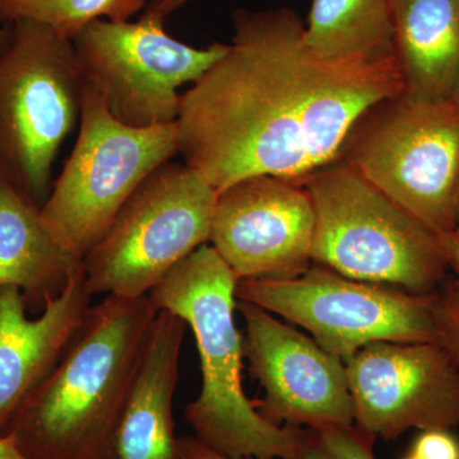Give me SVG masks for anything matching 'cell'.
Here are the masks:
<instances>
[{"mask_svg": "<svg viewBox=\"0 0 459 459\" xmlns=\"http://www.w3.org/2000/svg\"><path fill=\"white\" fill-rule=\"evenodd\" d=\"M402 92L397 60L328 59L292 9H238L228 50L181 95L179 153L217 193L259 175L303 181L340 160L362 115Z\"/></svg>", "mask_w": 459, "mask_h": 459, "instance_id": "obj_1", "label": "cell"}, {"mask_svg": "<svg viewBox=\"0 0 459 459\" xmlns=\"http://www.w3.org/2000/svg\"><path fill=\"white\" fill-rule=\"evenodd\" d=\"M159 307L150 294L108 295L7 434L27 459H101L122 412Z\"/></svg>", "mask_w": 459, "mask_h": 459, "instance_id": "obj_2", "label": "cell"}, {"mask_svg": "<svg viewBox=\"0 0 459 459\" xmlns=\"http://www.w3.org/2000/svg\"><path fill=\"white\" fill-rule=\"evenodd\" d=\"M238 281L208 243L181 261L150 296L159 310L177 314L195 333L202 386L186 418L199 442L232 459H289L305 428L272 424L244 392V346L235 323Z\"/></svg>", "mask_w": 459, "mask_h": 459, "instance_id": "obj_3", "label": "cell"}, {"mask_svg": "<svg viewBox=\"0 0 459 459\" xmlns=\"http://www.w3.org/2000/svg\"><path fill=\"white\" fill-rule=\"evenodd\" d=\"M312 197L313 264L349 279L434 294L446 265L437 235L338 160L300 181Z\"/></svg>", "mask_w": 459, "mask_h": 459, "instance_id": "obj_4", "label": "cell"}, {"mask_svg": "<svg viewBox=\"0 0 459 459\" xmlns=\"http://www.w3.org/2000/svg\"><path fill=\"white\" fill-rule=\"evenodd\" d=\"M80 122L40 216L57 244L82 262L142 183L179 153V128L177 122L143 128L119 122L84 82Z\"/></svg>", "mask_w": 459, "mask_h": 459, "instance_id": "obj_5", "label": "cell"}, {"mask_svg": "<svg viewBox=\"0 0 459 459\" xmlns=\"http://www.w3.org/2000/svg\"><path fill=\"white\" fill-rule=\"evenodd\" d=\"M83 78L74 42L29 21L0 53V178L39 208L57 151L80 119Z\"/></svg>", "mask_w": 459, "mask_h": 459, "instance_id": "obj_6", "label": "cell"}, {"mask_svg": "<svg viewBox=\"0 0 459 459\" xmlns=\"http://www.w3.org/2000/svg\"><path fill=\"white\" fill-rule=\"evenodd\" d=\"M340 160L435 234L457 226L459 105L455 100L402 92L374 105L353 126Z\"/></svg>", "mask_w": 459, "mask_h": 459, "instance_id": "obj_7", "label": "cell"}, {"mask_svg": "<svg viewBox=\"0 0 459 459\" xmlns=\"http://www.w3.org/2000/svg\"><path fill=\"white\" fill-rule=\"evenodd\" d=\"M217 195L186 164L160 166L82 259L91 295L140 298L210 243Z\"/></svg>", "mask_w": 459, "mask_h": 459, "instance_id": "obj_8", "label": "cell"}, {"mask_svg": "<svg viewBox=\"0 0 459 459\" xmlns=\"http://www.w3.org/2000/svg\"><path fill=\"white\" fill-rule=\"evenodd\" d=\"M237 299L303 327L343 362L374 342L442 344L439 294L418 295L312 264L287 280H238Z\"/></svg>", "mask_w": 459, "mask_h": 459, "instance_id": "obj_9", "label": "cell"}, {"mask_svg": "<svg viewBox=\"0 0 459 459\" xmlns=\"http://www.w3.org/2000/svg\"><path fill=\"white\" fill-rule=\"evenodd\" d=\"M165 20L144 12L138 21L99 20L74 39L83 82L119 122L132 126L175 123L181 86L197 82L228 44L195 48L169 35Z\"/></svg>", "mask_w": 459, "mask_h": 459, "instance_id": "obj_10", "label": "cell"}, {"mask_svg": "<svg viewBox=\"0 0 459 459\" xmlns=\"http://www.w3.org/2000/svg\"><path fill=\"white\" fill-rule=\"evenodd\" d=\"M356 427L394 440L459 425V365L440 343L374 342L344 361Z\"/></svg>", "mask_w": 459, "mask_h": 459, "instance_id": "obj_11", "label": "cell"}, {"mask_svg": "<svg viewBox=\"0 0 459 459\" xmlns=\"http://www.w3.org/2000/svg\"><path fill=\"white\" fill-rule=\"evenodd\" d=\"M237 310L246 322L244 358L264 389V397L253 401L263 418L313 430L353 425L341 359L258 305L238 300Z\"/></svg>", "mask_w": 459, "mask_h": 459, "instance_id": "obj_12", "label": "cell"}, {"mask_svg": "<svg viewBox=\"0 0 459 459\" xmlns=\"http://www.w3.org/2000/svg\"><path fill=\"white\" fill-rule=\"evenodd\" d=\"M316 228L303 183L259 175L217 195L210 244L238 280H287L309 270Z\"/></svg>", "mask_w": 459, "mask_h": 459, "instance_id": "obj_13", "label": "cell"}, {"mask_svg": "<svg viewBox=\"0 0 459 459\" xmlns=\"http://www.w3.org/2000/svg\"><path fill=\"white\" fill-rule=\"evenodd\" d=\"M82 263L39 318L27 316L25 295L0 287V437H5L26 398L49 376L82 328L91 309Z\"/></svg>", "mask_w": 459, "mask_h": 459, "instance_id": "obj_14", "label": "cell"}, {"mask_svg": "<svg viewBox=\"0 0 459 459\" xmlns=\"http://www.w3.org/2000/svg\"><path fill=\"white\" fill-rule=\"evenodd\" d=\"M186 329L177 314H157L101 459H181L172 406Z\"/></svg>", "mask_w": 459, "mask_h": 459, "instance_id": "obj_15", "label": "cell"}, {"mask_svg": "<svg viewBox=\"0 0 459 459\" xmlns=\"http://www.w3.org/2000/svg\"><path fill=\"white\" fill-rule=\"evenodd\" d=\"M81 263L57 244L40 208L0 178V287H18L30 309L42 310Z\"/></svg>", "mask_w": 459, "mask_h": 459, "instance_id": "obj_16", "label": "cell"}, {"mask_svg": "<svg viewBox=\"0 0 459 459\" xmlns=\"http://www.w3.org/2000/svg\"><path fill=\"white\" fill-rule=\"evenodd\" d=\"M404 92L453 99L459 82V0H394Z\"/></svg>", "mask_w": 459, "mask_h": 459, "instance_id": "obj_17", "label": "cell"}, {"mask_svg": "<svg viewBox=\"0 0 459 459\" xmlns=\"http://www.w3.org/2000/svg\"><path fill=\"white\" fill-rule=\"evenodd\" d=\"M304 40L328 59L397 60L394 0H313Z\"/></svg>", "mask_w": 459, "mask_h": 459, "instance_id": "obj_18", "label": "cell"}, {"mask_svg": "<svg viewBox=\"0 0 459 459\" xmlns=\"http://www.w3.org/2000/svg\"><path fill=\"white\" fill-rule=\"evenodd\" d=\"M146 7L147 0H0V22L29 21L74 41L95 21H128Z\"/></svg>", "mask_w": 459, "mask_h": 459, "instance_id": "obj_19", "label": "cell"}, {"mask_svg": "<svg viewBox=\"0 0 459 459\" xmlns=\"http://www.w3.org/2000/svg\"><path fill=\"white\" fill-rule=\"evenodd\" d=\"M316 431L320 443L334 459H376L373 446L377 437L355 425L328 427Z\"/></svg>", "mask_w": 459, "mask_h": 459, "instance_id": "obj_20", "label": "cell"}, {"mask_svg": "<svg viewBox=\"0 0 459 459\" xmlns=\"http://www.w3.org/2000/svg\"><path fill=\"white\" fill-rule=\"evenodd\" d=\"M410 455L419 459H459V442L449 430L421 431Z\"/></svg>", "mask_w": 459, "mask_h": 459, "instance_id": "obj_21", "label": "cell"}, {"mask_svg": "<svg viewBox=\"0 0 459 459\" xmlns=\"http://www.w3.org/2000/svg\"><path fill=\"white\" fill-rule=\"evenodd\" d=\"M289 459H334L320 443L318 434L313 429H305L300 442Z\"/></svg>", "mask_w": 459, "mask_h": 459, "instance_id": "obj_22", "label": "cell"}, {"mask_svg": "<svg viewBox=\"0 0 459 459\" xmlns=\"http://www.w3.org/2000/svg\"><path fill=\"white\" fill-rule=\"evenodd\" d=\"M437 235L446 265L457 274L458 280L455 282L459 285V228L448 230V231Z\"/></svg>", "mask_w": 459, "mask_h": 459, "instance_id": "obj_23", "label": "cell"}, {"mask_svg": "<svg viewBox=\"0 0 459 459\" xmlns=\"http://www.w3.org/2000/svg\"><path fill=\"white\" fill-rule=\"evenodd\" d=\"M181 459H232L212 451L199 442L195 437H179ZM243 459H272V458H243Z\"/></svg>", "mask_w": 459, "mask_h": 459, "instance_id": "obj_24", "label": "cell"}, {"mask_svg": "<svg viewBox=\"0 0 459 459\" xmlns=\"http://www.w3.org/2000/svg\"><path fill=\"white\" fill-rule=\"evenodd\" d=\"M442 310V344L459 365V316Z\"/></svg>", "mask_w": 459, "mask_h": 459, "instance_id": "obj_25", "label": "cell"}, {"mask_svg": "<svg viewBox=\"0 0 459 459\" xmlns=\"http://www.w3.org/2000/svg\"><path fill=\"white\" fill-rule=\"evenodd\" d=\"M190 2H193V0H151L144 12L166 20Z\"/></svg>", "mask_w": 459, "mask_h": 459, "instance_id": "obj_26", "label": "cell"}, {"mask_svg": "<svg viewBox=\"0 0 459 459\" xmlns=\"http://www.w3.org/2000/svg\"><path fill=\"white\" fill-rule=\"evenodd\" d=\"M443 309L451 316H459V285L453 282L446 287V292L440 295Z\"/></svg>", "mask_w": 459, "mask_h": 459, "instance_id": "obj_27", "label": "cell"}, {"mask_svg": "<svg viewBox=\"0 0 459 459\" xmlns=\"http://www.w3.org/2000/svg\"><path fill=\"white\" fill-rule=\"evenodd\" d=\"M0 459H27L8 437H0Z\"/></svg>", "mask_w": 459, "mask_h": 459, "instance_id": "obj_28", "label": "cell"}, {"mask_svg": "<svg viewBox=\"0 0 459 459\" xmlns=\"http://www.w3.org/2000/svg\"><path fill=\"white\" fill-rule=\"evenodd\" d=\"M9 38H11V25L0 22V53L7 47Z\"/></svg>", "mask_w": 459, "mask_h": 459, "instance_id": "obj_29", "label": "cell"}, {"mask_svg": "<svg viewBox=\"0 0 459 459\" xmlns=\"http://www.w3.org/2000/svg\"><path fill=\"white\" fill-rule=\"evenodd\" d=\"M455 221H457V226H455V228H459V184L457 195H455Z\"/></svg>", "mask_w": 459, "mask_h": 459, "instance_id": "obj_30", "label": "cell"}, {"mask_svg": "<svg viewBox=\"0 0 459 459\" xmlns=\"http://www.w3.org/2000/svg\"><path fill=\"white\" fill-rule=\"evenodd\" d=\"M453 100H455V101L457 102V104L459 105V82L457 89H455V95H453Z\"/></svg>", "mask_w": 459, "mask_h": 459, "instance_id": "obj_31", "label": "cell"}, {"mask_svg": "<svg viewBox=\"0 0 459 459\" xmlns=\"http://www.w3.org/2000/svg\"><path fill=\"white\" fill-rule=\"evenodd\" d=\"M403 459H419V458L413 457L412 455H406V457H404Z\"/></svg>", "mask_w": 459, "mask_h": 459, "instance_id": "obj_32", "label": "cell"}]
</instances>
